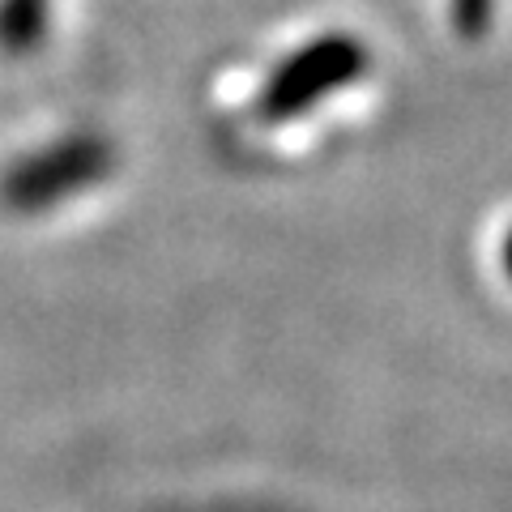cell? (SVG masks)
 Here are the masks:
<instances>
[{
    "mask_svg": "<svg viewBox=\"0 0 512 512\" xmlns=\"http://www.w3.org/2000/svg\"><path fill=\"white\" fill-rule=\"evenodd\" d=\"M448 18L461 39H483L495 18V0H448Z\"/></svg>",
    "mask_w": 512,
    "mask_h": 512,
    "instance_id": "cell-4",
    "label": "cell"
},
{
    "mask_svg": "<svg viewBox=\"0 0 512 512\" xmlns=\"http://www.w3.org/2000/svg\"><path fill=\"white\" fill-rule=\"evenodd\" d=\"M500 265H504V274H508V282H512V227H508L504 244H500Z\"/></svg>",
    "mask_w": 512,
    "mask_h": 512,
    "instance_id": "cell-5",
    "label": "cell"
},
{
    "mask_svg": "<svg viewBox=\"0 0 512 512\" xmlns=\"http://www.w3.org/2000/svg\"><path fill=\"white\" fill-rule=\"evenodd\" d=\"M116 167V150L99 133H69L43 150L22 154L0 180V201L13 214H52L64 201L103 184Z\"/></svg>",
    "mask_w": 512,
    "mask_h": 512,
    "instance_id": "cell-1",
    "label": "cell"
},
{
    "mask_svg": "<svg viewBox=\"0 0 512 512\" xmlns=\"http://www.w3.org/2000/svg\"><path fill=\"white\" fill-rule=\"evenodd\" d=\"M47 35V0H0V52L26 56Z\"/></svg>",
    "mask_w": 512,
    "mask_h": 512,
    "instance_id": "cell-3",
    "label": "cell"
},
{
    "mask_svg": "<svg viewBox=\"0 0 512 512\" xmlns=\"http://www.w3.org/2000/svg\"><path fill=\"white\" fill-rule=\"evenodd\" d=\"M367 47L346 35V30H333V35H320L312 43L295 47L274 73L265 77L261 94H256V116L269 124L295 120L303 111H312L329 99V94H342L367 73Z\"/></svg>",
    "mask_w": 512,
    "mask_h": 512,
    "instance_id": "cell-2",
    "label": "cell"
}]
</instances>
